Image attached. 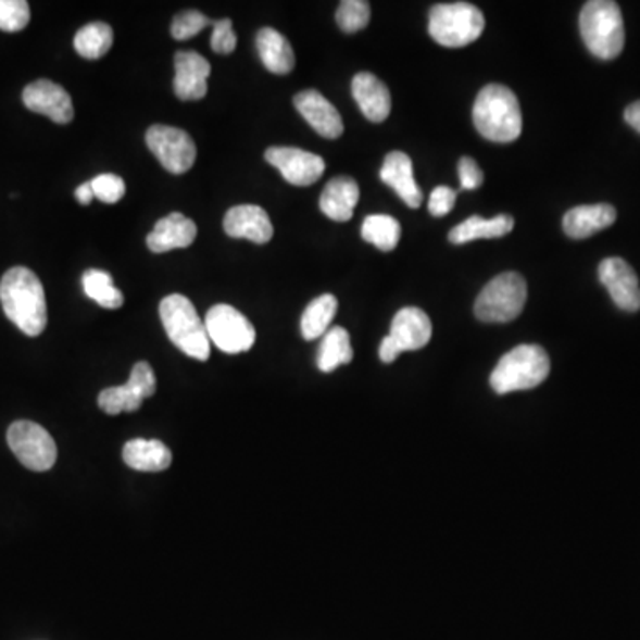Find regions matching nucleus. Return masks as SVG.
Segmentation results:
<instances>
[{
  "label": "nucleus",
  "instance_id": "nucleus-14",
  "mask_svg": "<svg viewBox=\"0 0 640 640\" xmlns=\"http://www.w3.org/2000/svg\"><path fill=\"white\" fill-rule=\"evenodd\" d=\"M600 284L608 290L612 301L617 309L625 312H639L640 310V285L637 273L626 260L612 259L603 260L598 267Z\"/></svg>",
  "mask_w": 640,
  "mask_h": 640
},
{
  "label": "nucleus",
  "instance_id": "nucleus-12",
  "mask_svg": "<svg viewBox=\"0 0 640 640\" xmlns=\"http://www.w3.org/2000/svg\"><path fill=\"white\" fill-rule=\"evenodd\" d=\"M265 161L276 167L285 180L298 187L312 186L326 172L323 156L304 152L301 148H267Z\"/></svg>",
  "mask_w": 640,
  "mask_h": 640
},
{
  "label": "nucleus",
  "instance_id": "nucleus-24",
  "mask_svg": "<svg viewBox=\"0 0 640 640\" xmlns=\"http://www.w3.org/2000/svg\"><path fill=\"white\" fill-rule=\"evenodd\" d=\"M256 49L265 68L276 75H287L296 66L292 45L273 27H264L256 35Z\"/></svg>",
  "mask_w": 640,
  "mask_h": 640
},
{
  "label": "nucleus",
  "instance_id": "nucleus-25",
  "mask_svg": "<svg viewBox=\"0 0 640 640\" xmlns=\"http://www.w3.org/2000/svg\"><path fill=\"white\" fill-rule=\"evenodd\" d=\"M123 461L137 472H164L172 466L173 454L162 441L137 438L123 447Z\"/></svg>",
  "mask_w": 640,
  "mask_h": 640
},
{
  "label": "nucleus",
  "instance_id": "nucleus-26",
  "mask_svg": "<svg viewBox=\"0 0 640 640\" xmlns=\"http://www.w3.org/2000/svg\"><path fill=\"white\" fill-rule=\"evenodd\" d=\"M513 228V215L500 214L493 219L472 215V217L450 230L449 239L452 244L457 246L479 239H500V237L511 234Z\"/></svg>",
  "mask_w": 640,
  "mask_h": 640
},
{
  "label": "nucleus",
  "instance_id": "nucleus-19",
  "mask_svg": "<svg viewBox=\"0 0 640 640\" xmlns=\"http://www.w3.org/2000/svg\"><path fill=\"white\" fill-rule=\"evenodd\" d=\"M196 235H198V228L194 221L180 212H173L161 221H156L155 228L147 237L148 250L152 253L184 250L194 242Z\"/></svg>",
  "mask_w": 640,
  "mask_h": 640
},
{
  "label": "nucleus",
  "instance_id": "nucleus-41",
  "mask_svg": "<svg viewBox=\"0 0 640 640\" xmlns=\"http://www.w3.org/2000/svg\"><path fill=\"white\" fill-rule=\"evenodd\" d=\"M75 198H77V201L80 203V205H89V203L95 200V192L91 184L86 181V184H83V186H78L77 191H75Z\"/></svg>",
  "mask_w": 640,
  "mask_h": 640
},
{
  "label": "nucleus",
  "instance_id": "nucleus-13",
  "mask_svg": "<svg viewBox=\"0 0 640 640\" xmlns=\"http://www.w3.org/2000/svg\"><path fill=\"white\" fill-rule=\"evenodd\" d=\"M22 100L29 111L43 114L59 125H66L74 120V102L68 91L49 78H38L30 83L24 89Z\"/></svg>",
  "mask_w": 640,
  "mask_h": 640
},
{
  "label": "nucleus",
  "instance_id": "nucleus-17",
  "mask_svg": "<svg viewBox=\"0 0 640 640\" xmlns=\"http://www.w3.org/2000/svg\"><path fill=\"white\" fill-rule=\"evenodd\" d=\"M223 228L234 239H248L254 244H267L274 235L269 214L259 205L231 206L226 212Z\"/></svg>",
  "mask_w": 640,
  "mask_h": 640
},
{
  "label": "nucleus",
  "instance_id": "nucleus-21",
  "mask_svg": "<svg viewBox=\"0 0 640 640\" xmlns=\"http://www.w3.org/2000/svg\"><path fill=\"white\" fill-rule=\"evenodd\" d=\"M381 180L399 194L410 209H418L424 200L422 189L415 181L413 162L402 152H390L382 162Z\"/></svg>",
  "mask_w": 640,
  "mask_h": 640
},
{
  "label": "nucleus",
  "instance_id": "nucleus-27",
  "mask_svg": "<svg viewBox=\"0 0 640 640\" xmlns=\"http://www.w3.org/2000/svg\"><path fill=\"white\" fill-rule=\"evenodd\" d=\"M354 357L352 351L351 338H349L348 329L335 326L329 328L323 337V343L318 348L317 367L321 372L337 371L340 365H348Z\"/></svg>",
  "mask_w": 640,
  "mask_h": 640
},
{
  "label": "nucleus",
  "instance_id": "nucleus-6",
  "mask_svg": "<svg viewBox=\"0 0 640 640\" xmlns=\"http://www.w3.org/2000/svg\"><path fill=\"white\" fill-rule=\"evenodd\" d=\"M485 29L482 11L468 2L438 4L429 13V35L447 49H461L474 43Z\"/></svg>",
  "mask_w": 640,
  "mask_h": 640
},
{
  "label": "nucleus",
  "instance_id": "nucleus-29",
  "mask_svg": "<svg viewBox=\"0 0 640 640\" xmlns=\"http://www.w3.org/2000/svg\"><path fill=\"white\" fill-rule=\"evenodd\" d=\"M114 43V33L105 22H91L78 29L74 47L84 59H100L108 54Z\"/></svg>",
  "mask_w": 640,
  "mask_h": 640
},
{
  "label": "nucleus",
  "instance_id": "nucleus-32",
  "mask_svg": "<svg viewBox=\"0 0 640 640\" xmlns=\"http://www.w3.org/2000/svg\"><path fill=\"white\" fill-rule=\"evenodd\" d=\"M371 15V4L365 0H343L338 5L337 24L343 33L352 35L367 27Z\"/></svg>",
  "mask_w": 640,
  "mask_h": 640
},
{
  "label": "nucleus",
  "instance_id": "nucleus-3",
  "mask_svg": "<svg viewBox=\"0 0 640 640\" xmlns=\"http://www.w3.org/2000/svg\"><path fill=\"white\" fill-rule=\"evenodd\" d=\"M159 313L162 326L176 348L198 362L209 360L211 338L206 332L205 321H201L191 299L181 293H172L162 299Z\"/></svg>",
  "mask_w": 640,
  "mask_h": 640
},
{
  "label": "nucleus",
  "instance_id": "nucleus-33",
  "mask_svg": "<svg viewBox=\"0 0 640 640\" xmlns=\"http://www.w3.org/2000/svg\"><path fill=\"white\" fill-rule=\"evenodd\" d=\"M30 22V8L25 0H0V30L18 33Z\"/></svg>",
  "mask_w": 640,
  "mask_h": 640
},
{
  "label": "nucleus",
  "instance_id": "nucleus-7",
  "mask_svg": "<svg viewBox=\"0 0 640 640\" xmlns=\"http://www.w3.org/2000/svg\"><path fill=\"white\" fill-rule=\"evenodd\" d=\"M527 298V281L522 274H499L475 301V317L489 324L511 323L524 312Z\"/></svg>",
  "mask_w": 640,
  "mask_h": 640
},
{
  "label": "nucleus",
  "instance_id": "nucleus-8",
  "mask_svg": "<svg viewBox=\"0 0 640 640\" xmlns=\"http://www.w3.org/2000/svg\"><path fill=\"white\" fill-rule=\"evenodd\" d=\"M8 446L16 460L33 472H47L55 465L58 447L49 430L36 422L18 421L8 429Z\"/></svg>",
  "mask_w": 640,
  "mask_h": 640
},
{
  "label": "nucleus",
  "instance_id": "nucleus-40",
  "mask_svg": "<svg viewBox=\"0 0 640 640\" xmlns=\"http://www.w3.org/2000/svg\"><path fill=\"white\" fill-rule=\"evenodd\" d=\"M625 122L630 125L633 130L640 134V100L639 102H633L626 108L625 111Z\"/></svg>",
  "mask_w": 640,
  "mask_h": 640
},
{
  "label": "nucleus",
  "instance_id": "nucleus-23",
  "mask_svg": "<svg viewBox=\"0 0 640 640\" xmlns=\"http://www.w3.org/2000/svg\"><path fill=\"white\" fill-rule=\"evenodd\" d=\"M360 201V187L351 176H335L321 194V211L329 219L346 223L351 219Z\"/></svg>",
  "mask_w": 640,
  "mask_h": 640
},
{
  "label": "nucleus",
  "instance_id": "nucleus-9",
  "mask_svg": "<svg viewBox=\"0 0 640 640\" xmlns=\"http://www.w3.org/2000/svg\"><path fill=\"white\" fill-rule=\"evenodd\" d=\"M205 328L211 342L226 354L250 351L256 342V331L244 313L230 304H215L205 317Z\"/></svg>",
  "mask_w": 640,
  "mask_h": 640
},
{
  "label": "nucleus",
  "instance_id": "nucleus-18",
  "mask_svg": "<svg viewBox=\"0 0 640 640\" xmlns=\"http://www.w3.org/2000/svg\"><path fill=\"white\" fill-rule=\"evenodd\" d=\"M388 337L401 352L418 351L430 342L432 324L424 310L406 306L396 313Z\"/></svg>",
  "mask_w": 640,
  "mask_h": 640
},
{
  "label": "nucleus",
  "instance_id": "nucleus-4",
  "mask_svg": "<svg viewBox=\"0 0 640 640\" xmlns=\"http://www.w3.org/2000/svg\"><path fill=\"white\" fill-rule=\"evenodd\" d=\"M580 33L592 55L612 61L625 49V22L617 2L591 0L580 13Z\"/></svg>",
  "mask_w": 640,
  "mask_h": 640
},
{
  "label": "nucleus",
  "instance_id": "nucleus-39",
  "mask_svg": "<svg viewBox=\"0 0 640 640\" xmlns=\"http://www.w3.org/2000/svg\"><path fill=\"white\" fill-rule=\"evenodd\" d=\"M401 354L402 352L399 351L396 343L391 342L390 337L382 338L381 346H379V357L382 363H393Z\"/></svg>",
  "mask_w": 640,
  "mask_h": 640
},
{
  "label": "nucleus",
  "instance_id": "nucleus-37",
  "mask_svg": "<svg viewBox=\"0 0 640 640\" xmlns=\"http://www.w3.org/2000/svg\"><path fill=\"white\" fill-rule=\"evenodd\" d=\"M460 181L465 191H475L485 184V173L472 156H463L460 161Z\"/></svg>",
  "mask_w": 640,
  "mask_h": 640
},
{
  "label": "nucleus",
  "instance_id": "nucleus-15",
  "mask_svg": "<svg viewBox=\"0 0 640 640\" xmlns=\"http://www.w3.org/2000/svg\"><path fill=\"white\" fill-rule=\"evenodd\" d=\"M211 63L203 55L191 50H181L175 55V88L176 97L184 102L205 98L206 80L211 77Z\"/></svg>",
  "mask_w": 640,
  "mask_h": 640
},
{
  "label": "nucleus",
  "instance_id": "nucleus-36",
  "mask_svg": "<svg viewBox=\"0 0 640 640\" xmlns=\"http://www.w3.org/2000/svg\"><path fill=\"white\" fill-rule=\"evenodd\" d=\"M211 47L217 54H231L237 47V35H235L231 20H217L212 30Z\"/></svg>",
  "mask_w": 640,
  "mask_h": 640
},
{
  "label": "nucleus",
  "instance_id": "nucleus-28",
  "mask_svg": "<svg viewBox=\"0 0 640 640\" xmlns=\"http://www.w3.org/2000/svg\"><path fill=\"white\" fill-rule=\"evenodd\" d=\"M338 301L332 293H324L313 299L301 317V332L304 340H315L329 331L332 318L337 315Z\"/></svg>",
  "mask_w": 640,
  "mask_h": 640
},
{
  "label": "nucleus",
  "instance_id": "nucleus-20",
  "mask_svg": "<svg viewBox=\"0 0 640 640\" xmlns=\"http://www.w3.org/2000/svg\"><path fill=\"white\" fill-rule=\"evenodd\" d=\"M352 97L368 122L381 123L390 116V89L376 75L362 72L352 78Z\"/></svg>",
  "mask_w": 640,
  "mask_h": 640
},
{
  "label": "nucleus",
  "instance_id": "nucleus-38",
  "mask_svg": "<svg viewBox=\"0 0 640 640\" xmlns=\"http://www.w3.org/2000/svg\"><path fill=\"white\" fill-rule=\"evenodd\" d=\"M455 200H457V192L450 187H436L435 191L430 192L429 212L435 217H443L454 209Z\"/></svg>",
  "mask_w": 640,
  "mask_h": 640
},
{
  "label": "nucleus",
  "instance_id": "nucleus-30",
  "mask_svg": "<svg viewBox=\"0 0 640 640\" xmlns=\"http://www.w3.org/2000/svg\"><path fill=\"white\" fill-rule=\"evenodd\" d=\"M401 225L396 217L385 214L368 215L363 221V239L376 246L377 250L393 251L401 240Z\"/></svg>",
  "mask_w": 640,
  "mask_h": 640
},
{
  "label": "nucleus",
  "instance_id": "nucleus-10",
  "mask_svg": "<svg viewBox=\"0 0 640 640\" xmlns=\"http://www.w3.org/2000/svg\"><path fill=\"white\" fill-rule=\"evenodd\" d=\"M147 145L162 166L173 175L189 172L198 153L192 137L186 130L167 125H153L148 128Z\"/></svg>",
  "mask_w": 640,
  "mask_h": 640
},
{
  "label": "nucleus",
  "instance_id": "nucleus-34",
  "mask_svg": "<svg viewBox=\"0 0 640 640\" xmlns=\"http://www.w3.org/2000/svg\"><path fill=\"white\" fill-rule=\"evenodd\" d=\"M209 25H212V20L203 15L201 11H184L173 20L172 35L178 41H184V39H191L192 36L200 35L201 30Z\"/></svg>",
  "mask_w": 640,
  "mask_h": 640
},
{
  "label": "nucleus",
  "instance_id": "nucleus-22",
  "mask_svg": "<svg viewBox=\"0 0 640 640\" xmlns=\"http://www.w3.org/2000/svg\"><path fill=\"white\" fill-rule=\"evenodd\" d=\"M617 219L616 209L606 203L598 205L575 206L572 211L566 212L563 221V228L567 237L572 239H587L598 231L605 230L608 226L614 225Z\"/></svg>",
  "mask_w": 640,
  "mask_h": 640
},
{
  "label": "nucleus",
  "instance_id": "nucleus-35",
  "mask_svg": "<svg viewBox=\"0 0 640 640\" xmlns=\"http://www.w3.org/2000/svg\"><path fill=\"white\" fill-rule=\"evenodd\" d=\"M89 184L93 187L95 198H98L102 203H108V205L117 203L127 191V186H125L122 176L111 175V173L95 176Z\"/></svg>",
  "mask_w": 640,
  "mask_h": 640
},
{
  "label": "nucleus",
  "instance_id": "nucleus-16",
  "mask_svg": "<svg viewBox=\"0 0 640 640\" xmlns=\"http://www.w3.org/2000/svg\"><path fill=\"white\" fill-rule=\"evenodd\" d=\"M293 105L318 136L328 137V139L342 136V116L328 98L323 97L315 89H306L296 95Z\"/></svg>",
  "mask_w": 640,
  "mask_h": 640
},
{
  "label": "nucleus",
  "instance_id": "nucleus-31",
  "mask_svg": "<svg viewBox=\"0 0 640 640\" xmlns=\"http://www.w3.org/2000/svg\"><path fill=\"white\" fill-rule=\"evenodd\" d=\"M83 287L86 296L93 299L95 303L100 304L102 309L117 310L125 301L122 290L114 287L113 276L108 271H86L83 276Z\"/></svg>",
  "mask_w": 640,
  "mask_h": 640
},
{
  "label": "nucleus",
  "instance_id": "nucleus-11",
  "mask_svg": "<svg viewBox=\"0 0 640 640\" xmlns=\"http://www.w3.org/2000/svg\"><path fill=\"white\" fill-rule=\"evenodd\" d=\"M155 372L147 362H139L134 365L127 385L102 390V393L98 396V406L113 416L120 413H133L142 406L145 399L155 396Z\"/></svg>",
  "mask_w": 640,
  "mask_h": 640
},
{
  "label": "nucleus",
  "instance_id": "nucleus-1",
  "mask_svg": "<svg viewBox=\"0 0 640 640\" xmlns=\"http://www.w3.org/2000/svg\"><path fill=\"white\" fill-rule=\"evenodd\" d=\"M0 303L5 317L27 337L47 328V299L38 276L27 267H11L0 279Z\"/></svg>",
  "mask_w": 640,
  "mask_h": 640
},
{
  "label": "nucleus",
  "instance_id": "nucleus-2",
  "mask_svg": "<svg viewBox=\"0 0 640 640\" xmlns=\"http://www.w3.org/2000/svg\"><path fill=\"white\" fill-rule=\"evenodd\" d=\"M474 123L477 133L489 141H516L524 128L518 97L507 86L488 84L475 98Z\"/></svg>",
  "mask_w": 640,
  "mask_h": 640
},
{
  "label": "nucleus",
  "instance_id": "nucleus-5",
  "mask_svg": "<svg viewBox=\"0 0 640 640\" xmlns=\"http://www.w3.org/2000/svg\"><path fill=\"white\" fill-rule=\"evenodd\" d=\"M550 357L539 346H518L509 351L491 372L489 385L499 396L532 390L547 381Z\"/></svg>",
  "mask_w": 640,
  "mask_h": 640
}]
</instances>
